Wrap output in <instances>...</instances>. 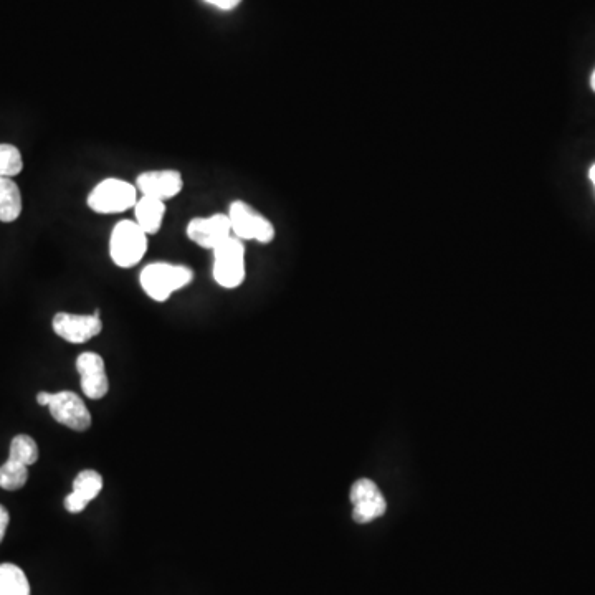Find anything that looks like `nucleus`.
Instances as JSON below:
<instances>
[{
  "label": "nucleus",
  "instance_id": "obj_17",
  "mask_svg": "<svg viewBox=\"0 0 595 595\" xmlns=\"http://www.w3.org/2000/svg\"><path fill=\"white\" fill-rule=\"evenodd\" d=\"M27 481H29V467H25L22 463L7 460L0 467V488L2 490H20V488H24Z\"/></svg>",
  "mask_w": 595,
  "mask_h": 595
},
{
  "label": "nucleus",
  "instance_id": "obj_4",
  "mask_svg": "<svg viewBox=\"0 0 595 595\" xmlns=\"http://www.w3.org/2000/svg\"><path fill=\"white\" fill-rule=\"evenodd\" d=\"M214 252V280L227 290H234L245 281V247L240 238H227Z\"/></svg>",
  "mask_w": 595,
  "mask_h": 595
},
{
  "label": "nucleus",
  "instance_id": "obj_22",
  "mask_svg": "<svg viewBox=\"0 0 595 595\" xmlns=\"http://www.w3.org/2000/svg\"><path fill=\"white\" fill-rule=\"evenodd\" d=\"M50 400H52V394L50 392H39L37 394V402L43 407H48L50 405Z\"/></svg>",
  "mask_w": 595,
  "mask_h": 595
},
{
  "label": "nucleus",
  "instance_id": "obj_6",
  "mask_svg": "<svg viewBox=\"0 0 595 595\" xmlns=\"http://www.w3.org/2000/svg\"><path fill=\"white\" fill-rule=\"evenodd\" d=\"M48 409H50V414H52L53 419L57 420L58 424L65 425V427L75 430V432H85V430L90 429L91 422H93L90 410L86 407L83 399L72 391L52 394Z\"/></svg>",
  "mask_w": 595,
  "mask_h": 595
},
{
  "label": "nucleus",
  "instance_id": "obj_16",
  "mask_svg": "<svg viewBox=\"0 0 595 595\" xmlns=\"http://www.w3.org/2000/svg\"><path fill=\"white\" fill-rule=\"evenodd\" d=\"M9 460L30 467L39 460V445L29 435H17L10 443Z\"/></svg>",
  "mask_w": 595,
  "mask_h": 595
},
{
  "label": "nucleus",
  "instance_id": "obj_9",
  "mask_svg": "<svg viewBox=\"0 0 595 595\" xmlns=\"http://www.w3.org/2000/svg\"><path fill=\"white\" fill-rule=\"evenodd\" d=\"M187 237L199 247L215 250L220 243L232 237L229 215L214 214L210 217H196L187 225Z\"/></svg>",
  "mask_w": 595,
  "mask_h": 595
},
{
  "label": "nucleus",
  "instance_id": "obj_11",
  "mask_svg": "<svg viewBox=\"0 0 595 595\" xmlns=\"http://www.w3.org/2000/svg\"><path fill=\"white\" fill-rule=\"evenodd\" d=\"M182 187L184 181L181 172L174 169L143 172L136 179V189L141 191L143 196L154 197L162 202L176 197L182 191Z\"/></svg>",
  "mask_w": 595,
  "mask_h": 595
},
{
  "label": "nucleus",
  "instance_id": "obj_12",
  "mask_svg": "<svg viewBox=\"0 0 595 595\" xmlns=\"http://www.w3.org/2000/svg\"><path fill=\"white\" fill-rule=\"evenodd\" d=\"M166 214V205L154 197L143 196L134 205L136 224L148 235L158 234Z\"/></svg>",
  "mask_w": 595,
  "mask_h": 595
},
{
  "label": "nucleus",
  "instance_id": "obj_3",
  "mask_svg": "<svg viewBox=\"0 0 595 595\" xmlns=\"http://www.w3.org/2000/svg\"><path fill=\"white\" fill-rule=\"evenodd\" d=\"M138 202V191L133 184L123 179H105L96 184L90 192L86 204L96 214H121Z\"/></svg>",
  "mask_w": 595,
  "mask_h": 595
},
{
  "label": "nucleus",
  "instance_id": "obj_15",
  "mask_svg": "<svg viewBox=\"0 0 595 595\" xmlns=\"http://www.w3.org/2000/svg\"><path fill=\"white\" fill-rule=\"evenodd\" d=\"M101 490H103V476L96 470H83L73 480L72 493H75L81 500L86 501L88 505L95 498H98Z\"/></svg>",
  "mask_w": 595,
  "mask_h": 595
},
{
  "label": "nucleus",
  "instance_id": "obj_2",
  "mask_svg": "<svg viewBox=\"0 0 595 595\" xmlns=\"http://www.w3.org/2000/svg\"><path fill=\"white\" fill-rule=\"evenodd\" d=\"M148 252V234L136 222L123 220L115 225L110 238L111 260L116 267H136Z\"/></svg>",
  "mask_w": 595,
  "mask_h": 595
},
{
  "label": "nucleus",
  "instance_id": "obj_10",
  "mask_svg": "<svg viewBox=\"0 0 595 595\" xmlns=\"http://www.w3.org/2000/svg\"><path fill=\"white\" fill-rule=\"evenodd\" d=\"M77 371L80 374L81 391L88 399L100 400L108 394L110 381L100 354H80L77 357Z\"/></svg>",
  "mask_w": 595,
  "mask_h": 595
},
{
  "label": "nucleus",
  "instance_id": "obj_19",
  "mask_svg": "<svg viewBox=\"0 0 595 595\" xmlns=\"http://www.w3.org/2000/svg\"><path fill=\"white\" fill-rule=\"evenodd\" d=\"M86 506H88V503L81 500V498H78L75 493H70V495L65 498V508H67L68 513H73V515H78L81 511H85Z\"/></svg>",
  "mask_w": 595,
  "mask_h": 595
},
{
  "label": "nucleus",
  "instance_id": "obj_1",
  "mask_svg": "<svg viewBox=\"0 0 595 595\" xmlns=\"http://www.w3.org/2000/svg\"><path fill=\"white\" fill-rule=\"evenodd\" d=\"M192 280L194 272L191 268L164 262L149 263L139 278L144 293L158 303L169 300L174 291L186 288Z\"/></svg>",
  "mask_w": 595,
  "mask_h": 595
},
{
  "label": "nucleus",
  "instance_id": "obj_18",
  "mask_svg": "<svg viewBox=\"0 0 595 595\" xmlns=\"http://www.w3.org/2000/svg\"><path fill=\"white\" fill-rule=\"evenodd\" d=\"M24 169V161L19 149L12 144H0V177L19 176Z\"/></svg>",
  "mask_w": 595,
  "mask_h": 595
},
{
  "label": "nucleus",
  "instance_id": "obj_21",
  "mask_svg": "<svg viewBox=\"0 0 595 595\" xmlns=\"http://www.w3.org/2000/svg\"><path fill=\"white\" fill-rule=\"evenodd\" d=\"M207 4L214 5L217 9L220 10H232L237 7L242 0H205Z\"/></svg>",
  "mask_w": 595,
  "mask_h": 595
},
{
  "label": "nucleus",
  "instance_id": "obj_14",
  "mask_svg": "<svg viewBox=\"0 0 595 595\" xmlns=\"http://www.w3.org/2000/svg\"><path fill=\"white\" fill-rule=\"evenodd\" d=\"M0 595H30L29 579L15 564H0Z\"/></svg>",
  "mask_w": 595,
  "mask_h": 595
},
{
  "label": "nucleus",
  "instance_id": "obj_20",
  "mask_svg": "<svg viewBox=\"0 0 595 595\" xmlns=\"http://www.w3.org/2000/svg\"><path fill=\"white\" fill-rule=\"evenodd\" d=\"M9 523V511H7V508H5V506L0 505V543L4 541L5 533H7V528H9Z\"/></svg>",
  "mask_w": 595,
  "mask_h": 595
},
{
  "label": "nucleus",
  "instance_id": "obj_13",
  "mask_svg": "<svg viewBox=\"0 0 595 595\" xmlns=\"http://www.w3.org/2000/svg\"><path fill=\"white\" fill-rule=\"evenodd\" d=\"M22 214V194L10 177H0V222L10 224Z\"/></svg>",
  "mask_w": 595,
  "mask_h": 595
},
{
  "label": "nucleus",
  "instance_id": "obj_8",
  "mask_svg": "<svg viewBox=\"0 0 595 595\" xmlns=\"http://www.w3.org/2000/svg\"><path fill=\"white\" fill-rule=\"evenodd\" d=\"M53 331L67 343L83 344L96 338L103 329V323L98 315H72V313H57L53 318Z\"/></svg>",
  "mask_w": 595,
  "mask_h": 595
},
{
  "label": "nucleus",
  "instance_id": "obj_7",
  "mask_svg": "<svg viewBox=\"0 0 595 595\" xmlns=\"http://www.w3.org/2000/svg\"><path fill=\"white\" fill-rule=\"evenodd\" d=\"M351 503H353V518L356 523H371L374 519L384 516L387 510L386 498L374 481L362 478L351 488Z\"/></svg>",
  "mask_w": 595,
  "mask_h": 595
},
{
  "label": "nucleus",
  "instance_id": "obj_24",
  "mask_svg": "<svg viewBox=\"0 0 595 595\" xmlns=\"http://www.w3.org/2000/svg\"><path fill=\"white\" fill-rule=\"evenodd\" d=\"M591 86H592V90L595 91V70H594V73H592Z\"/></svg>",
  "mask_w": 595,
  "mask_h": 595
},
{
  "label": "nucleus",
  "instance_id": "obj_5",
  "mask_svg": "<svg viewBox=\"0 0 595 595\" xmlns=\"http://www.w3.org/2000/svg\"><path fill=\"white\" fill-rule=\"evenodd\" d=\"M230 225H232V234L240 240H257L260 243L273 242L275 238V227L272 222L258 214L252 205L235 200L230 204L229 209Z\"/></svg>",
  "mask_w": 595,
  "mask_h": 595
},
{
  "label": "nucleus",
  "instance_id": "obj_23",
  "mask_svg": "<svg viewBox=\"0 0 595 595\" xmlns=\"http://www.w3.org/2000/svg\"><path fill=\"white\" fill-rule=\"evenodd\" d=\"M589 177H591L592 184L595 187V164H592L591 171H589Z\"/></svg>",
  "mask_w": 595,
  "mask_h": 595
}]
</instances>
